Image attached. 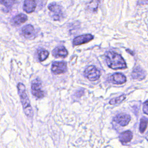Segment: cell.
Here are the masks:
<instances>
[{"instance_id": "cell-1", "label": "cell", "mask_w": 148, "mask_h": 148, "mask_svg": "<svg viewBox=\"0 0 148 148\" xmlns=\"http://www.w3.org/2000/svg\"><path fill=\"white\" fill-rule=\"evenodd\" d=\"M105 57L106 64L110 68L117 70L127 68L126 63L120 54L113 51H109L106 53Z\"/></svg>"}, {"instance_id": "cell-2", "label": "cell", "mask_w": 148, "mask_h": 148, "mask_svg": "<svg viewBox=\"0 0 148 148\" xmlns=\"http://www.w3.org/2000/svg\"><path fill=\"white\" fill-rule=\"evenodd\" d=\"M17 87L24 113L27 117H32L33 116V110L28 97L26 93L25 87L22 83H18Z\"/></svg>"}, {"instance_id": "cell-3", "label": "cell", "mask_w": 148, "mask_h": 148, "mask_svg": "<svg viewBox=\"0 0 148 148\" xmlns=\"http://www.w3.org/2000/svg\"><path fill=\"white\" fill-rule=\"evenodd\" d=\"M48 9L50 12V16L54 21L60 20L64 17L62 7L56 2L50 3Z\"/></svg>"}, {"instance_id": "cell-4", "label": "cell", "mask_w": 148, "mask_h": 148, "mask_svg": "<svg viewBox=\"0 0 148 148\" xmlns=\"http://www.w3.org/2000/svg\"><path fill=\"white\" fill-rule=\"evenodd\" d=\"M84 76L90 81H95L99 79L101 73L100 71L94 65H90L87 67L84 72Z\"/></svg>"}, {"instance_id": "cell-5", "label": "cell", "mask_w": 148, "mask_h": 148, "mask_svg": "<svg viewBox=\"0 0 148 148\" xmlns=\"http://www.w3.org/2000/svg\"><path fill=\"white\" fill-rule=\"evenodd\" d=\"M42 84L38 79L34 80L31 83V92L34 96L38 98H42L44 97V91L42 90Z\"/></svg>"}, {"instance_id": "cell-6", "label": "cell", "mask_w": 148, "mask_h": 148, "mask_svg": "<svg viewBox=\"0 0 148 148\" xmlns=\"http://www.w3.org/2000/svg\"><path fill=\"white\" fill-rule=\"evenodd\" d=\"M93 38H94L93 35L90 34L81 35L76 36L73 39L72 44L73 46L80 45L91 41V40L93 39Z\"/></svg>"}, {"instance_id": "cell-7", "label": "cell", "mask_w": 148, "mask_h": 148, "mask_svg": "<svg viewBox=\"0 0 148 148\" xmlns=\"http://www.w3.org/2000/svg\"><path fill=\"white\" fill-rule=\"evenodd\" d=\"M113 120L121 126H125L128 124L131 120V116L126 113H121L117 114Z\"/></svg>"}, {"instance_id": "cell-8", "label": "cell", "mask_w": 148, "mask_h": 148, "mask_svg": "<svg viewBox=\"0 0 148 148\" xmlns=\"http://www.w3.org/2000/svg\"><path fill=\"white\" fill-rule=\"evenodd\" d=\"M67 66L65 62H54L52 64L51 71L55 74H61L66 71Z\"/></svg>"}, {"instance_id": "cell-9", "label": "cell", "mask_w": 148, "mask_h": 148, "mask_svg": "<svg viewBox=\"0 0 148 148\" xmlns=\"http://www.w3.org/2000/svg\"><path fill=\"white\" fill-rule=\"evenodd\" d=\"M21 32L24 38L26 39H31L35 37V29L31 24H27L24 26L21 29Z\"/></svg>"}, {"instance_id": "cell-10", "label": "cell", "mask_w": 148, "mask_h": 148, "mask_svg": "<svg viewBox=\"0 0 148 148\" xmlns=\"http://www.w3.org/2000/svg\"><path fill=\"white\" fill-rule=\"evenodd\" d=\"M68 54V52L66 48L63 46H59L54 48L52 51V55L56 58L66 57Z\"/></svg>"}, {"instance_id": "cell-11", "label": "cell", "mask_w": 148, "mask_h": 148, "mask_svg": "<svg viewBox=\"0 0 148 148\" xmlns=\"http://www.w3.org/2000/svg\"><path fill=\"white\" fill-rule=\"evenodd\" d=\"M36 0H24L23 10L27 13H32L36 7Z\"/></svg>"}, {"instance_id": "cell-12", "label": "cell", "mask_w": 148, "mask_h": 148, "mask_svg": "<svg viewBox=\"0 0 148 148\" xmlns=\"http://www.w3.org/2000/svg\"><path fill=\"white\" fill-rule=\"evenodd\" d=\"M111 81L114 84H123L125 83L127 79L126 77L121 73H115L110 76Z\"/></svg>"}, {"instance_id": "cell-13", "label": "cell", "mask_w": 148, "mask_h": 148, "mask_svg": "<svg viewBox=\"0 0 148 148\" xmlns=\"http://www.w3.org/2000/svg\"><path fill=\"white\" fill-rule=\"evenodd\" d=\"M146 76L145 71L139 66H137L134 68L132 77L135 79H143Z\"/></svg>"}, {"instance_id": "cell-14", "label": "cell", "mask_w": 148, "mask_h": 148, "mask_svg": "<svg viewBox=\"0 0 148 148\" xmlns=\"http://www.w3.org/2000/svg\"><path fill=\"white\" fill-rule=\"evenodd\" d=\"M132 133L130 131H126L121 132L119 135V140L122 143H126L130 142L132 139Z\"/></svg>"}, {"instance_id": "cell-15", "label": "cell", "mask_w": 148, "mask_h": 148, "mask_svg": "<svg viewBox=\"0 0 148 148\" xmlns=\"http://www.w3.org/2000/svg\"><path fill=\"white\" fill-rule=\"evenodd\" d=\"M27 19L28 17L25 14L23 13H20L13 17L11 22L14 25H20L25 23L27 20Z\"/></svg>"}, {"instance_id": "cell-16", "label": "cell", "mask_w": 148, "mask_h": 148, "mask_svg": "<svg viewBox=\"0 0 148 148\" xmlns=\"http://www.w3.org/2000/svg\"><path fill=\"white\" fill-rule=\"evenodd\" d=\"M101 0H91L87 5V9L92 12H95L97 10L98 6Z\"/></svg>"}, {"instance_id": "cell-17", "label": "cell", "mask_w": 148, "mask_h": 148, "mask_svg": "<svg viewBox=\"0 0 148 148\" xmlns=\"http://www.w3.org/2000/svg\"><path fill=\"white\" fill-rule=\"evenodd\" d=\"M49 54V53L47 50L45 49H41L40 51H38V60L40 61H43L48 57Z\"/></svg>"}, {"instance_id": "cell-18", "label": "cell", "mask_w": 148, "mask_h": 148, "mask_svg": "<svg viewBox=\"0 0 148 148\" xmlns=\"http://www.w3.org/2000/svg\"><path fill=\"white\" fill-rule=\"evenodd\" d=\"M147 126V118L143 117L140 119V125H139V131L141 133L145 131Z\"/></svg>"}, {"instance_id": "cell-19", "label": "cell", "mask_w": 148, "mask_h": 148, "mask_svg": "<svg viewBox=\"0 0 148 148\" xmlns=\"http://www.w3.org/2000/svg\"><path fill=\"white\" fill-rule=\"evenodd\" d=\"M125 99V95H120L118 97L113 98L111 100H110L109 101V104H110V105L118 104V103H120L121 102H123Z\"/></svg>"}, {"instance_id": "cell-20", "label": "cell", "mask_w": 148, "mask_h": 148, "mask_svg": "<svg viewBox=\"0 0 148 148\" xmlns=\"http://www.w3.org/2000/svg\"><path fill=\"white\" fill-rule=\"evenodd\" d=\"M16 0H0V3L6 9H10L15 3Z\"/></svg>"}, {"instance_id": "cell-21", "label": "cell", "mask_w": 148, "mask_h": 148, "mask_svg": "<svg viewBox=\"0 0 148 148\" xmlns=\"http://www.w3.org/2000/svg\"><path fill=\"white\" fill-rule=\"evenodd\" d=\"M143 111L146 114H148V101L146 100L143 103Z\"/></svg>"}, {"instance_id": "cell-22", "label": "cell", "mask_w": 148, "mask_h": 148, "mask_svg": "<svg viewBox=\"0 0 148 148\" xmlns=\"http://www.w3.org/2000/svg\"><path fill=\"white\" fill-rule=\"evenodd\" d=\"M147 0H138V4H139V5L147 4Z\"/></svg>"}]
</instances>
